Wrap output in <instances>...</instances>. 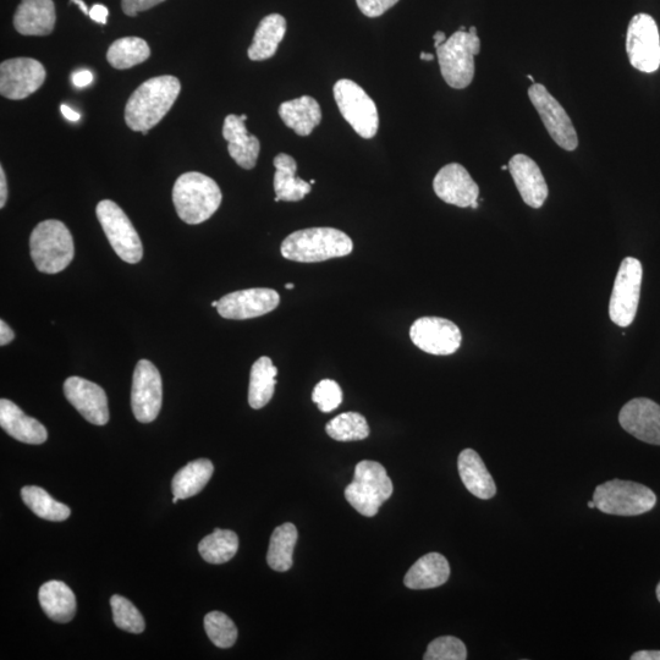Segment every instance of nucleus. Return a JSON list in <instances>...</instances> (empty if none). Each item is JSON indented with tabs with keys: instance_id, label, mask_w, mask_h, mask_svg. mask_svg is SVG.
Segmentation results:
<instances>
[{
	"instance_id": "a878e982",
	"label": "nucleus",
	"mask_w": 660,
	"mask_h": 660,
	"mask_svg": "<svg viewBox=\"0 0 660 660\" xmlns=\"http://www.w3.org/2000/svg\"><path fill=\"white\" fill-rule=\"evenodd\" d=\"M275 167L274 191L280 201L299 202L310 194L312 185L297 178V163L289 154L279 153L273 161Z\"/></svg>"
},
{
	"instance_id": "7ed1b4c3",
	"label": "nucleus",
	"mask_w": 660,
	"mask_h": 660,
	"mask_svg": "<svg viewBox=\"0 0 660 660\" xmlns=\"http://www.w3.org/2000/svg\"><path fill=\"white\" fill-rule=\"evenodd\" d=\"M222 190L209 176L189 172L179 176L173 189L176 213L186 224L206 222L222 205Z\"/></svg>"
},
{
	"instance_id": "72a5a7b5",
	"label": "nucleus",
	"mask_w": 660,
	"mask_h": 660,
	"mask_svg": "<svg viewBox=\"0 0 660 660\" xmlns=\"http://www.w3.org/2000/svg\"><path fill=\"white\" fill-rule=\"evenodd\" d=\"M239 549V537L235 532L216 528L212 535L203 538L198 544L203 560L209 564L219 565L228 563L235 557Z\"/></svg>"
},
{
	"instance_id": "ea45409f",
	"label": "nucleus",
	"mask_w": 660,
	"mask_h": 660,
	"mask_svg": "<svg viewBox=\"0 0 660 660\" xmlns=\"http://www.w3.org/2000/svg\"><path fill=\"white\" fill-rule=\"evenodd\" d=\"M312 401L322 412H332L343 403V392L340 385L332 379H323L312 393Z\"/></svg>"
},
{
	"instance_id": "4d7b16f0",
	"label": "nucleus",
	"mask_w": 660,
	"mask_h": 660,
	"mask_svg": "<svg viewBox=\"0 0 660 660\" xmlns=\"http://www.w3.org/2000/svg\"><path fill=\"white\" fill-rule=\"evenodd\" d=\"M219 301H213L212 302V307H218Z\"/></svg>"
},
{
	"instance_id": "20e7f679",
	"label": "nucleus",
	"mask_w": 660,
	"mask_h": 660,
	"mask_svg": "<svg viewBox=\"0 0 660 660\" xmlns=\"http://www.w3.org/2000/svg\"><path fill=\"white\" fill-rule=\"evenodd\" d=\"M30 247L32 261L38 271L46 274L63 272L75 256L73 235L60 220L38 224L32 231Z\"/></svg>"
},
{
	"instance_id": "f8f14e48",
	"label": "nucleus",
	"mask_w": 660,
	"mask_h": 660,
	"mask_svg": "<svg viewBox=\"0 0 660 660\" xmlns=\"http://www.w3.org/2000/svg\"><path fill=\"white\" fill-rule=\"evenodd\" d=\"M528 97L554 142L565 151H575L579 147V137L568 113L557 99L537 82L528 88Z\"/></svg>"
},
{
	"instance_id": "37998d69",
	"label": "nucleus",
	"mask_w": 660,
	"mask_h": 660,
	"mask_svg": "<svg viewBox=\"0 0 660 660\" xmlns=\"http://www.w3.org/2000/svg\"><path fill=\"white\" fill-rule=\"evenodd\" d=\"M109 11L107 7H104L103 4H95L90 10V18L93 21L98 22V24L106 25L108 19Z\"/></svg>"
},
{
	"instance_id": "9d476101",
	"label": "nucleus",
	"mask_w": 660,
	"mask_h": 660,
	"mask_svg": "<svg viewBox=\"0 0 660 660\" xmlns=\"http://www.w3.org/2000/svg\"><path fill=\"white\" fill-rule=\"evenodd\" d=\"M642 277V264L636 258L626 257L621 262L609 304V316L616 326L626 328L634 322L640 302Z\"/></svg>"
},
{
	"instance_id": "052dcab7",
	"label": "nucleus",
	"mask_w": 660,
	"mask_h": 660,
	"mask_svg": "<svg viewBox=\"0 0 660 660\" xmlns=\"http://www.w3.org/2000/svg\"><path fill=\"white\" fill-rule=\"evenodd\" d=\"M508 169H509V165H503L502 170H508Z\"/></svg>"
},
{
	"instance_id": "423d86ee",
	"label": "nucleus",
	"mask_w": 660,
	"mask_h": 660,
	"mask_svg": "<svg viewBox=\"0 0 660 660\" xmlns=\"http://www.w3.org/2000/svg\"><path fill=\"white\" fill-rule=\"evenodd\" d=\"M393 482L376 461L363 460L356 466L354 480L345 489V498L357 513L373 517L392 497Z\"/></svg>"
},
{
	"instance_id": "c9c22d12",
	"label": "nucleus",
	"mask_w": 660,
	"mask_h": 660,
	"mask_svg": "<svg viewBox=\"0 0 660 660\" xmlns=\"http://www.w3.org/2000/svg\"><path fill=\"white\" fill-rule=\"evenodd\" d=\"M326 431L330 438L338 442H355L370 436V426L359 412H345L333 418L326 426Z\"/></svg>"
},
{
	"instance_id": "58836bf2",
	"label": "nucleus",
	"mask_w": 660,
	"mask_h": 660,
	"mask_svg": "<svg viewBox=\"0 0 660 660\" xmlns=\"http://www.w3.org/2000/svg\"><path fill=\"white\" fill-rule=\"evenodd\" d=\"M425 660H465L467 649L465 643L454 636L438 637L429 643Z\"/></svg>"
},
{
	"instance_id": "dca6fc26",
	"label": "nucleus",
	"mask_w": 660,
	"mask_h": 660,
	"mask_svg": "<svg viewBox=\"0 0 660 660\" xmlns=\"http://www.w3.org/2000/svg\"><path fill=\"white\" fill-rule=\"evenodd\" d=\"M279 304L280 296L273 289H246L223 296L219 300L217 311L223 318L244 321L267 315Z\"/></svg>"
},
{
	"instance_id": "a18cd8bd",
	"label": "nucleus",
	"mask_w": 660,
	"mask_h": 660,
	"mask_svg": "<svg viewBox=\"0 0 660 660\" xmlns=\"http://www.w3.org/2000/svg\"><path fill=\"white\" fill-rule=\"evenodd\" d=\"M15 338L14 330L5 321H0V345L5 346Z\"/></svg>"
},
{
	"instance_id": "79ce46f5",
	"label": "nucleus",
	"mask_w": 660,
	"mask_h": 660,
	"mask_svg": "<svg viewBox=\"0 0 660 660\" xmlns=\"http://www.w3.org/2000/svg\"><path fill=\"white\" fill-rule=\"evenodd\" d=\"M165 2V0H121V8L128 16H136L140 11L156 7V5Z\"/></svg>"
},
{
	"instance_id": "3c124183",
	"label": "nucleus",
	"mask_w": 660,
	"mask_h": 660,
	"mask_svg": "<svg viewBox=\"0 0 660 660\" xmlns=\"http://www.w3.org/2000/svg\"><path fill=\"white\" fill-rule=\"evenodd\" d=\"M71 3H75L79 5L80 9L82 10V13H84L85 15H90V10H88L84 0H71Z\"/></svg>"
},
{
	"instance_id": "a19ab883",
	"label": "nucleus",
	"mask_w": 660,
	"mask_h": 660,
	"mask_svg": "<svg viewBox=\"0 0 660 660\" xmlns=\"http://www.w3.org/2000/svg\"><path fill=\"white\" fill-rule=\"evenodd\" d=\"M398 2L399 0H356L357 7L367 18H379Z\"/></svg>"
},
{
	"instance_id": "8fccbe9b",
	"label": "nucleus",
	"mask_w": 660,
	"mask_h": 660,
	"mask_svg": "<svg viewBox=\"0 0 660 660\" xmlns=\"http://www.w3.org/2000/svg\"><path fill=\"white\" fill-rule=\"evenodd\" d=\"M434 38V47L438 48L440 44H443L445 41H447V37H445V33L442 31L436 32V35L433 36Z\"/></svg>"
},
{
	"instance_id": "1a4fd4ad",
	"label": "nucleus",
	"mask_w": 660,
	"mask_h": 660,
	"mask_svg": "<svg viewBox=\"0 0 660 660\" xmlns=\"http://www.w3.org/2000/svg\"><path fill=\"white\" fill-rule=\"evenodd\" d=\"M96 214L110 246L121 260L139 263L143 257L142 241L123 209L113 201L103 200L98 203Z\"/></svg>"
},
{
	"instance_id": "6ab92c4d",
	"label": "nucleus",
	"mask_w": 660,
	"mask_h": 660,
	"mask_svg": "<svg viewBox=\"0 0 660 660\" xmlns=\"http://www.w3.org/2000/svg\"><path fill=\"white\" fill-rule=\"evenodd\" d=\"M621 427L641 442L660 445V405L647 398L632 399L619 414Z\"/></svg>"
},
{
	"instance_id": "f257e3e1",
	"label": "nucleus",
	"mask_w": 660,
	"mask_h": 660,
	"mask_svg": "<svg viewBox=\"0 0 660 660\" xmlns=\"http://www.w3.org/2000/svg\"><path fill=\"white\" fill-rule=\"evenodd\" d=\"M180 92V81L172 75L157 76L143 82L126 103V125L132 131L147 135L169 113Z\"/></svg>"
},
{
	"instance_id": "5fc2aeb1",
	"label": "nucleus",
	"mask_w": 660,
	"mask_h": 660,
	"mask_svg": "<svg viewBox=\"0 0 660 660\" xmlns=\"http://www.w3.org/2000/svg\"><path fill=\"white\" fill-rule=\"evenodd\" d=\"M657 598H658V601L660 602V582L658 583V586H657Z\"/></svg>"
},
{
	"instance_id": "bf43d9fd",
	"label": "nucleus",
	"mask_w": 660,
	"mask_h": 660,
	"mask_svg": "<svg viewBox=\"0 0 660 660\" xmlns=\"http://www.w3.org/2000/svg\"><path fill=\"white\" fill-rule=\"evenodd\" d=\"M178 500H179L178 497H174V498H173V503H174V504L178 503Z\"/></svg>"
},
{
	"instance_id": "09e8293b",
	"label": "nucleus",
	"mask_w": 660,
	"mask_h": 660,
	"mask_svg": "<svg viewBox=\"0 0 660 660\" xmlns=\"http://www.w3.org/2000/svg\"><path fill=\"white\" fill-rule=\"evenodd\" d=\"M60 110H62V113L66 119H68L69 121H74V123H76V121H79L81 118L80 113L75 112L74 109H71L69 106H65V104H63V106L60 107Z\"/></svg>"
},
{
	"instance_id": "603ef678",
	"label": "nucleus",
	"mask_w": 660,
	"mask_h": 660,
	"mask_svg": "<svg viewBox=\"0 0 660 660\" xmlns=\"http://www.w3.org/2000/svg\"><path fill=\"white\" fill-rule=\"evenodd\" d=\"M420 59L421 60H426V62H432V60H434V55L431 54V53L422 52L420 54Z\"/></svg>"
},
{
	"instance_id": "a211bd4d",
	"label": "nucleus",
	"mask_w": 660,
	"mask_h": 660,
	"mask_svg": "<svg viewBox=\"0 0 660 660\" xmlns=\"http://www.w3.org/2000/svg\"><path fill=\"white\" fill-rule=\"evenodd\" d=\"M433 189L440 200L460 208L471 207L480 196V187L459 163H451L440 169L434 178Z\"/></svg>"
},
{
	"instance_id": "2f4dec72",
	"label": "nucleus",
	"mask_w": 660,
	"mask_h": 660,
	"mask_svg": "<svg viewBox=\"0 0 660 660\" xmlns=\"http://www.w3.org/2000/svg\"><path fill=\"white\" fill-rule=\"evenodd\" d=\"M297 537V528L290 522L275 528L267 554V563L273 570L284 572L293 566Z\"/></svg>"
},
{
	"instance_id": "412c9836",
	"label": "nucleus",
	"mask_w": 660,
	"mask_h": 660,
	"mask_svg": "<svg viewBox=\"0 0 660 660\" xmlns=\"http://www.w3.org/2000/svg\"><path fill=\"white\" fill-rule=\"evenodd\" d=\"M509 170L526 205L541 208L549 191L547 181L537 163L525 154H516L510 159Z\"/></svg>"
},
{
	"instance_id": "f704fd0d",
	"label": "nucleus",
	"mask_w": 660,
	"mask_h": 660,
	"mask_svg": "<svg viewBox=\"0 0 660 660\" xmlns=\"http://www.w3.org/2000/svg\"><path fill=\"white\" fill-rule=\"evenodd\" d=\"M21 497L32 513L48 521H65L69 519L71 510L68 505L57 502L43 488L27 486L21 489Z\"/></svg>"
},
{
	"instance_id": "4c0bfd02",
	"label": "nucleus",
	"mask_w": 660,
	"mask_h": 660,
	"mask_svg": "<svg viewBox=\"0 0 660 660\" xmlns=\"http://www.w3.org/2000/svg\"><path fill=\"white\" fill-rule=\"evenodd\" d=\"M110 605H112L114 623L120 630L131 632V634H142L145 631V620L139 609L129 599L115 594L110 598Z\"/></svg>"
},
{
	"instance_id": "c85d7f7f",
	"label": "nucleus",
	"mask_w": 660,
	"mask_h": 660,
	"mask_svg": "<svg viewBox=\"0 0 660 660\" xmlns=\"http://www.w3.org/2000/svg\"><path fill=\"white\" fill-rule=\"evenodd\" d=\"M286 32V20L280 14L266 16L258 25L249 48V58L253 62L271 59L277 53Z\"/></svg>"
},
{
	"instance_id": "6e6552de",
	"label": "nucleus",
	"mask_w": 660,
	"mask_h": 660,
	"mask_svg": "<svg viewBox=\"0 0 660 660\" xmlns=\"http://www.w3.org/2000/svg\"><path fill=\"white\" fill-rule=\"evenodd\" d=\"M335 102L341 115L363 139H373L379 129L376 103L356 82L339 80L333 88Z\"/></svg>"
},
{
	"instance_id": "e2e57ef3",
	"label": "nucleus",
	"mask_w": 660,
	"mask_h": 660,
	"mask_svg": "<svg viewBox=\"0 0 660 660\" xmlns=\"http://www.w3.org/2000/svg\"><path fill=\"white\" fill-rule=\"evenodd\" d=\"M310 184H311V185L316 184V180H311V181H310Z\"/></svg>"
},
{
	"instance_id": "aec40b11",
	"label": "nucleus",
	"mask_w": 660,
	"mask_h": 660,
	"mask_svg": "<svg viewBox=\"0 0 660 660\" xmlns=\"http://www.w3.org/2000/svg\"><path fill=\"white\" fill-rule=\"evenodd\" d=\"M247 115L230 114L224 120L223 137L228 142V152L239 167L250 170L256 167L261 152V142L246 129Z\"/></svg>"
},
{
	"instance_id": "ddd939ff",
	"label": "nucleus",
	"mask_w": 660,
	"mask_h": 660,
	"mask_svg": "<svg viewBox=\"0 0 660 660\" xmlns=\"http://www.w3.org/2000/svg\"><path fill=\"white\" fill-rule=\"evenodd\" d=\"M162 400L161 373L151 361H139L135 368L131 389V406L136 420L142 423L156 420L161 411Z\"/></svg>"
},
{
	"instance_id": "7c9ffc66",
	"label": "nucleus",
	"mask_w": 660,
	"mask_h": 660,
	"mask_svg": "<svg viewBox=\"0 0 660 660\" xmlns=\"http://www.w3.org/2000/svg\"><path fill=\"white\" fill-rule=\"evenodd\" d=\"M214 472V466L207 459L189 462L183 469L176 472L172 482L174 497L187 499L195 497L207 486Z\"/></svg>"
},
{
	"instance_id": "de8ad7c7",
	"label": "nucleus",
	"mask_w": 660,
	"mask_h": 660,
	"mask_svg": "<svg viewBox=\"0 0 660 660\" xmlns=\"http://www.w3.org/2000/svg\"><path fill=\"white\" fill-rule=\"evenodd\" d=\"M631 660H660V651H640L632 654Z\"/></svg>"
},
{
	"instance_id": "393cba45",
	"label": "nucleus",
	"mask_w": 660,
	"mask_h": 660,
	"mask_svg": "<svg viewBox=\"0 0 660 660\" xmlns=\"http://www.w3.org/2000/svg\"><path fill=\"white\" fill-rule=\"evenodd\" d=\"M450 576L447 558L439 553H429L416 561L405 576V585L410 590H431L443 586Z\"/></svg>"
},
{
	"instance_id": "2eb2a0df",
	"label": "nucleus",
	"mask_w": 660,
	"mask_h": 660,
	"mask_svg": "<svg viewBox=\"0 0 660 660\" xmlns=\"http://www.w3.org/2000/svg\"><path fill=\"white\" fill-rule=\"evenodd\" d=\"M46 69L31 58L5 60L0 65V93L13 101L25 99L40 90L46 80Z\"/></svg>"
},
{
	"instance_id": "864d4df0",
	"label": "nucleus",
	"mask_w": 660,
	"mask_h": 660,
	"mask_svg": "<svg viewBox=\"0 0 660 660\" xmlns=\"http://www.w3.org/2000/svg\"><path fill=\"white\" fill-rule=\"evenodd\" d=\"M587 505H588V508H590V509L596 508V503H594L593 500H592V502H588Z\"/></svg>"
},
{
	"instance_id": "9b49d317",
	"label": "nucleus",
	"mask_w": 660,
	"mask_h": 660,
	"mask_svg": "<svg viewBox=\"0 0 660 660\" xmlns=\"http://www.w3.org/2000/svg\"><path fill=\"white\" fill-rule=\"evenodd\" d=\"M630 63L642 73L652 74L660 66V36L656 20L648 14L631 19L626 36Z\"/></svg>"
},
{
	"instance_id": "49530a36",
	"label": "nucleus",
	"mask_w": 660,
	"mask_h": 660,
	"mask_svg": "<svg viewBox=\"0 0 660 660\" xmlns=\"http://www.w3.org/2000/svg\"><path fill=\"white\" fill-rule=\"evenodd\" d=\"M8 201V184H7V176H5V172L3 167L0 168V208L5 207V203Z\"/></svg>"
},
{
	"instance_id": "13d9d810",
	"label": "nucleus",
	"mask_w": 660,
	"mask_h": 660,
	"mask_svg": "<svg viewBox=\"0 0 660 660\" xmlns=\"http://www.w3.org/2000/svg\"><path fill=\"white\" fill-rule=\"evenodd\" d=\"M527 77H528V80H531L533 82V84H536L535 79H533V77L531 75H528Z\"/></svg>"
},
{
	"instance_id": "e433bc0d",
	"label": "nucleus",
	"mask_w": 660,
	"mask_h": 660,
	"mask_svg": "<svg viewBox=\"0 0 660 660\" xmlns=\"http://www.w3.org/2000/svg\"><path fill=\"white\" fill-rule=\"evenodd\" d=\"M205 630L209 640L219 648L233 647L238 640V629L234 621L224 613H208L205 616Z\"/></svg>"
},
{
	"instance_id": "c03bdc74",
	"label": "nucleus",
	"mask_w": 660,
	"mask_h": 660,
	"mask_svg": "<svg viewBox=\"0 0 660 660\" xmlns=\"http://www.w3.org/2000/svg\"><path fill=\"white\" fill-rule=\"evenodd\" d=\"M93 81V74L90 70L76 71L73 75V82L76 87L84 88L91 85Z\"/></svg>"
},
{
	"instance_id": "0eeeda50",
	"label": "nucleus",
	"mask_w": 660,
	"mask_h": 660,
	"mask_svg": "<svg viewBox=\"0 0 660 660\" xmlns=\"http://www.w3.org/2000/svg\"><path fill=\"white\" fill-rule=\"evenodd\" d=\"M593 502L604 514L638 516L648 513L656 506L657 495L643 484L612 480L596 488Z\"/></svg>"
},
{
	"instance_id": "4be33fe9",
	"label": "nucleus",
	"mask_w": 660,
	"mask_h": 660,
	"mask_svg": "<svg viewBox=\"0 0 660 660\" xmlns=\"http://www.w3.org/2000/svg\"><path fill=\"white\" fill-rule=\"evenodd\" d=\"M53 0H22L14 15L15 30L24 36H48L54 30Z\"/></svg>"
},
{
	"instance_id": "39448f33",
	"label": "nucleus",
	"mask_w": 660,
	"mask_h": 660,
	"mask_svg": "<svg viewBox=\"0 0 660 660\" xmlns=\"http://www.w3.org/2000/svg\"><path fill=\"white\" fill-rule=\"evenodd\" d=\"M436 49L445 82L456 90L469 87L475 76V57L481 51L476 27L471 26L469 31H456Z\"/></svg>"
},
{
	"instance_id": "680f3d73",
	"label": "nucleus",
	"mask_w": 660,
	"mask_h": 660,
	"mask_svg": "<svg viewBox=\"0 0 660 660\" xmlns=\"http://www.w3.org/2000/svg\"><path fill=\"white\" fill-rule=\"evenodd\" d=\"M460 31H466V27L465 26L460 27Z\"/></svg>"
},
{
	"instance_id": "cd10ccee",
	"label": "nucleus",
	"mask_w": 660,
	"mask_h": 660,
	"mask_svg": "<svg viewBox=\"0 0 660 660\" xmlns=\"http://www.w3.org/2000/svg\"><path fill=\"white\" fill-rule=\"evenodd\" d=\"M280 118L299 136L312 134L322 121V110L315 98L302 96L282 103L279 107Z\"/></svg>"
},
{
	"instance_id": "b1692460",
	"label": "nucleus",
	"mask_w": 660,
	"mask_h": 660,
	"mask_svg": "<svg viewBox=\"0 0 660 660\" xmlns=\"http://www.w3.org/2000/svg\"><path fill=\"white\" fill-rule=\"evenodd\" d=\"M459 475L467 491L478 499H492L497 494V486L491 473L475 450L461 451L458 459Z\"/></svg>"
},
{
	"instance_id": "f3484780",
	"label": "nucleus",
	"mask_w": 660,
	"mask_h": 660,
	"mask_svg": "<svg viewBox=\"0 0 660 660\" xmlns=\"http://www.w3.org/2000/svg\"><path fill=\"white\" fill-rule=\"evenodd\" d=\"M64 394L69 403L86 421L96 426L107 425L109 407L106 392L98 384L81 377H70L64 383Z\"/></svg>"
},
{
	"instance_id": "5701e85b",
	"label": "nucleus",
	"mask_w": 660,
	"mask_h": 660,
	"mask_svg": "<svg viewBox=\"0 0 660 660\" xmlns=\"http://www.w3.org/2000/svg\"><path fill=\"white\" fill-rule=\"evenodd\" d=\"M0 426L19 442L43 444L48 438L46 427L36 418L27 416L20 407L8 399L0 400Z\"/></svg>"
},
{
	"instance_id": "c756f323",
	"label": "nucleus",
	"mask_w": 660,
	"mask_h": 660,
	"mask_svg": "<svg viewBox=\"0 0 660 660\" xmlns=\"http://www.w3.org/2000/svg\"><path fill=\"white\" fill-rule=\"evenodd\" d=\"M278 368L269 357L262 356L251 368L249 404L260 410L272 400L277 385Z\"/></svg>"
},
{
	"instance_id": "f03ea898",
	"label": "nucleus",
	"mask_w": 660,
	"mask_h": 660,
	"mask_svg": "<svg viewBox=\"0 0 660 660\" xmlns=\"http://www.w3.org/2000/svg\"><path fill=\"white\" fill-rule=\"evenodd\" d=\"M354 242L344 231L334 228L297 230L283 241L280 252L286 260L317 263L349 256Z\"/></svg>"
},
{
	"instance_id": "473e14b6",
	"label": "nucleus",
	"mask_w": 660,
	"mask_h": 660,
	"mask_svg": "<svg viewBox=\"0 0 660 660\" xmlns=\"http://www.w3.org/2000/svg\"><path fill=\"white\" fill-rule=\"evenodd\" d=\"M151 57V49L140 37H124L115 41L109 47L107 60L113 68L126 70L142 63Z\"/></svg>"
},
{
	"instance_id": "bb28decb",
	"label": "nucleus",
	"mask_w": 660,
	"mask_h": 660,
	"mask_svg": "<svg viewBox=\"0 0 660 660\" xmlns=\"http://www.w3.org/2000/svg\"><path fill=\"white\" fill-rule=\"evenodd\" d=\"M43 612L55 623H69L76 614V597L62 581H48L38 592Z\"/></svg>"
},
{
	"instance_id": "4468645a",
	"label": "nucleus",
	"mask_w": 660,
	"mask_h": 660,
	"mask_svg": "<svg viewBox=\"0 0 660 660\" xmlns=\"http://www.w3.org/2000/svg\"><path fill=\"white\" fill-rule=\"evenodd\" d=\"M410 338L418 349L437 356L455 354L462 341L459 327L439 317L417 319L410 328Z\"/></svg>"
},
{
	"instance_id": "6e6d98bb",
	"label": "nucleus",
	"mask_w": 660,
	"mask_h": 660,
	"mask_svg": "<svg viewBox=\"0 0 660 660\" xmlns=\"http://www.w3.org/2000/svg\"><path fill=\"white\" fill-rule=\"evenodd\" d=\"M285 288H286V289H294V288H295V285H294V284H286V285H285Z\"/></svg>"
}]
</instances>
